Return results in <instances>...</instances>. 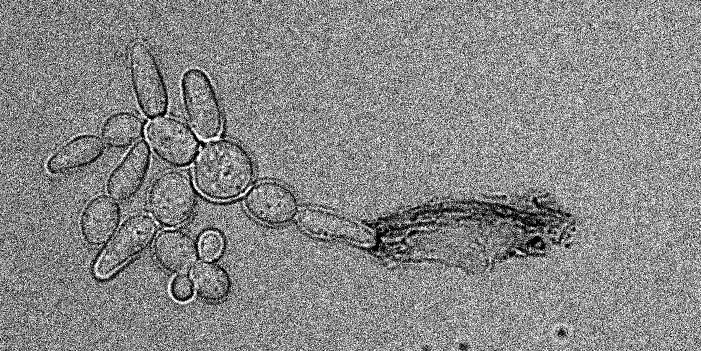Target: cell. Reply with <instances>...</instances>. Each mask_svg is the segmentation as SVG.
<instances>
[{"mask_svg": "<svg viewBox=\"0 0 701 351\" xmlns=\"http://www.w3.org/2000/svg\"><path fill=\"white\" fill-rule=\"evenodd\" d=\"M255 173L254 160L249 151L232 139H215L204 144L192 168L197 191L216 202L241 197L249 190Z\"/></svg>", "mask_w": 701, "mask_h": 351, "instance_id": "6da1fadb", "label": "cell"}, {"mask_svg": "<svg viewBox=\"0 0 701 351\" xmlns=\"http://www.w3.org/2000/svg\"><path fill=\"white\" fill-rule=\"evenodd\" d=\"M180 86L185 116L196 136L207 142L217 139L223 130L224 113L209 75L200 68H189Z\"/></svg>", "mask_w": 701, "mask_h": 351, "instance_id": "7a4b0ae2", "label": "cell"}, {"mask_svg": "<svg viewBox=\"0 0 701 351\" xmlns=\"http://www.w3.org/2000/svg\"><path fill=\"white\" fill-rule=\"evenodd\" d=\"M147 206L154 220L165 228L187 224L197 206V192L190 177L180 170H167L152 182Z\"/></svg>", "mask_w": 701, "mask_h": 351, "instance_id": "3957f363", "label": "cell"}, {"mask_svg": "<svg viewBox=\"0 0 701 351\" xmlns=\"http://www.w3.org/2000/svg\"><path fill=\"white\" fill-rule=\"evenodd\" d=\"M157 224L146 214L128 217L95 260L93 274L107 280L120 269L145 253L155 241Z\"/></svg>", "mask_w": 701, "mask_h": 351, "instance_id": "277c9868", "label": "cell"}, {"mask_svg": "<svg viewBox=\"0 0 701 351\" xmlns=\"http://www.w3.org/2000/svg\"><path fill=\"white\" fill-rule=\"evenodd\" d=\"M129 74L137 105L148 119L165 115L169 107V92L160 63L144 41H136L129 51Z\"/></svg>", "mask_w": 701, "mask_h": 351, "instance_id": "5b68a950", "label": "cell"}, {"mask_svg": "<svg viewBox=\"0 0 701 351\" xmlns=\"http://www.w3.org/2000/svg\"><path fill=\"white\" fill-rule=\"evenodd\" d=\"M145 136L152 152L165 165L185 168L195 160L199 141L196 134L180 119L160 117L150 121Z\"/></svg>", "mask_w": 701, "mask_h": 351, "instance_id": "8992f818", "label": "cell"}, {"mask_svg": "<svg viewBox=\"0 0 701 351\" xmlns=\"http://www.w3.org/2000/svg\"><path fill=\"white\" fill-rule=\"evenodd\" d=\"M247 213L256 221L270 227H282L296 218L300 204L295 192L283 183L260 181L245 193Z\"/></svg>", "mask_w": 701, "mask_h": 351, "instance_id": "52a82bcc", "label": "cell"}, {"mask_svg": "<svg viewBox=\"0 0 701 351\" xmlns=\"http://www.w3.org/2000/svg\"><path fill=\"white\" fill-rule=\"evenodd\" d=\"M150 166V146L146 140H140L108 176L106 181L108 195L119 203L131 201L143 188Z\"/></svg>", "mask_w": 701, "mask_h": 351, "instance_id": "ba28073f", "label": "cell"}, {"mask_svg": "<svg viewBox=\"0 0 701 351\" xmlns=\"http://www.w3.org/2000/svg\"><path fill=\"white\" fill-rule=\"evenodd\" d=\"M200 249L195 239L178 229L164 230L153 244L156 263L171 275H186L198 264Z\"/></svg>", "mask_w": 701, "mask_h": 351, "instance_id": "9c48e42d", "label": "cell"}, {"mask_svg": "<svg viewBox=\"0 0 701 351\" xmlns=\"http://www.w3.org/2000/svg\"><path fill=\"white\" fill-rule=\"evenodd\" d=\"M296 223L304 232L320 238H340L368 245L372 234L361 224L320 208H301Z\"/></svg>", "mask_w": 701, "mask_h": 351, "instance_id": "30bf717a", "label": "cell"}, {"mask_svg": "<svg viewBox=\"0 0 701 351\" xmlns=\"http://www.w3.org/2000/svg\"><path fill=\"white\" fill-rule=\"evenodd\" d=\"M105 152L106 145L99 136L78 135L60 146L48 158L46 170L52 176L74 174L96 164Z\"/></svg>", "mask_w": 701, "mask_h": 351, "instance_id": "8fae6325", "label": "cell"}, {"mask_svg": "<svg viewBox=\"0 0 701 351\" xmlns=\"http://www.w3.org/2000/svg\"><path fill=\"white\" fill-rule=\"evenodd\" d=\"M121 222V208L106 195L92 198L84 207L79 228L83 241L91 247L107 244Z\"/></svg>", "mask_w": 701, "mask_h": 351, "instance_id": "7c38bea8", "label": "cell"}, {"mask_svg": "<svg viewBox=\"0 0 701 351\" xmlns=\"http://www.w3.org/2000/svg\"><path fill=\"white\" fill-rule=\"evenodd\" d=\"M192 284L197 296L208 303H221L232 291L229 272L212 260L199 262L192 272Z\"/></svg>", "mask_w": 701, "mask_h": 351, "instance_id": "4fadbf2b", "label": "cell"}, {"mask_svg": "<svg viewBox=\"0 0 701 351\" xmlns=\"http://www.w3.org/2000/svg\"><path fill=\"white\" fill-rule=\"evenodd\" d=\"M144 132V121L135 113L116 112L108 116L101 126V136L113 149H126L139 140Z\"/></svg>", "mask_w": 701, "mask_h": 351, "instance_id": "5bb4252c", "label": "cell"}, {"mask_svg": "<svg viewBox=\"0 0 701 351\" xmlns=\"http://www.w3.org/2000/svg\"><path fill=\"white\" fill-rule=\"evenodd\" d=\"M224 248V241L219 232H205L199 242L201 256L206 260H214L218 258Z\"/></svg>", "mask_w": 701, "mask_h": 351, "instance_id": "9a60e30c", "label": "cell"}, {"mask_svg": "<svg viewBox=\"0 0 701 351\" xmlns=\"http://www.w3.org/2000/svg\"><path fill=\"white\" fill-rule=\"evenodd\" d=\"M170 294L177 302L185 303L190 301L194 294L192 280L186 275L174 277L170 283Z\"/></svg>", "mask_w": 701, "mask_h": 351, "instance_id": "2e32d148", "label": "cell"}]
</instances>
